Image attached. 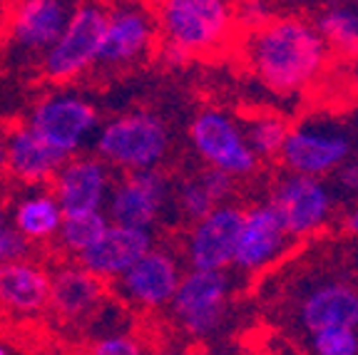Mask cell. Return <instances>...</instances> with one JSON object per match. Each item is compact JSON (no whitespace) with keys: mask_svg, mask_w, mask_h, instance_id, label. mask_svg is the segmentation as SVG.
Segmentation results:
<instances>
[{"mask_svg":"<svg viewBox=\"0 0 358 355\" xmlns=\"http://www.w3.org/2000/svg\"><path fill=\"white\" fill-rule=\"evenodd\" d=\"M244 55L264 87L276 94H296L324 75L331 50L311 20L284 15L249 30Z\"/></svg>","mask_w":358,"mask_h":355,"instance_id":"obj_1","label":"cell"},{"mask_svg":"<svg viewBox=\"0 0 358 355\" xmlns=\"http://www.w3.org/2000/svg\"><path fill=\"white\" fill-rule=\"evenodd\" d=\"M155 22L164 43L185 48L192 57L212 55L239 28L236 0H157Z\"/></svg>","mask_w":358,"mask_h":355,"instance_id":"obj_2","label":"cell"},{"mask_svg":"<svg viewBox=\"0 0 358 355\" xmlns=\"http://www.w3.org/2000/svg\"><path fill=\"white\" fill-rule=\"evenodd\" d=\"M92 150L117 172L155 169L172 150V132L162 117L150 110H134L100 124Z\"/></svg>","mask_w":358,"mask_h":355,"instance_id":"obj_3","label":"cell"},{"mask_svg":"<svg viewBox=\"0 0 358 355\" xmlns=\"http://www.w3.org/2000/svg\"><path fill=\"white\" fill-rule=\"evenodd\" d=\"M356 154V129L334 115H311L286 129L279 161L286 172L329 179Z\"/></svg>","mask_w":358,"mask_h":355,"instance_id":"obj_4","label":"cell"},{"mask_svg":"<svg viewBox=\"0 0 358 355\" xmlns=\"http://www.w3.org/2000/svg\"><path fill=\"white\" fill-rule=\"evenodd\" d=\"M234 291L236 273L231 268L227 271L189 268L179 278V286L167 308L174 323L189 338L207 340L217 335L229 318Z\"/></svg>","mask_w":358,"mask_h":355,"instance_id":"obj_5","label":"cell"},{"mask_svg":"<svg viewBox=\"0 0 358 355\" xmlns=\"http://www.w3.org/2000/svg\"><path fill=\"white\" fill-rule=\"evenodd\" d=\"M268 204L279 214L291 239H306L326 229L338 209V196L329 179L286 172L271 184Z\"/></svg>","mask_w":358,"mask_h":355,"instance_id":"obj_6","label":"cell"},{"mask_svg":"<svg viewBox=\"0 0 358 355\" xmlns=\"http://www.w3.org/2000/svg\"><path fill=\"white\" fill-rule=\"evenodd\" d=\"M189 145L204 167L222 169L234 179L254 177L262 167V159L246 142L241 122L217 107L194 115L189 124Z\"/></svg>","mask_w":358,"mask_h":355,"instance_id":"obj_7","label":"cell"},{"mask_svg":"<svg viewBox=\"0 0 358 355\" xmlns=\"http://www.w3.org/2000/svg\"><path fill=\"white\" fill-rule=\"evenodd\" d=\"M107 10L100 3H83L73 8L60 38L45 50L43 75L52 82H70L97 65Z\"/></svg>","mask_w":358,"mask_h":355,"instance_id":"obj_8","label":"cell"},{"mask_svg":"<svg viewBox=\"0 0 358 355\" xmlns=\"http://www.w3.org/2000/svg\"><path fill=\"white\" fill-rule=\"evenodd\" d=\"M28 124L48 145H52L65 157H73L92 142L100 127V115L87 97L60 89L35 102Z\"/></svg>","mask_w":358,"mask_h":355,"instance_id":"obj_9","label":"cell"},{"mask_svg":"<svg viewBox=\"0 0 358 355\" xmlns=\"http://www.w3.org/2000/svg\"><path fill=\"white\" fill-rule=\"evenodd\" d=\"M169 199H172V184L159 172V167L134 169L112 179L110 194L102 209L115 224L155 231L164 211L169 209Z\"/></svg>","mask_w":358,"mask_h":355,"instance_id":"obj_10","label":"cell"},{"mask_svg":"<svg viewBox=\"0 0 358 355\" xmlns=\"http://www.w3.org/2000/svg\"><path fill=\"white\" fill-rule=\"evenodd\" d=\"M182 259L169 246H152L115 278V294L137 311H162L172 300L182 278Z\"/></svg>","mask_w":358,"mask_h":355,"instance_id":"obj_11","label":"cell"},{"mask_svg":"<svg viewBox=\"0 0 358 355\" xmlns=\"http://www.w3.org/2000/svg\"><path fill=\"white\" fill-rule=\"evenodd\" d=\"M291 244H294V239L284 229L274 206L268 201L252 204L249 209H244V217H241L231 271L236 276L264 273L289 254Z\"/></svg>","mask_w":358,"mask_h":355,"instance_id":"obj_12","label":"cell"},{"mask_svg":"<svg viewBox=\"0 0 358 355\" xmlns=\"http://www.w3.org/2000/svg\"><path fill=\"white\" fill-rule=\"evenodd\" d=\"M241 217H244L241 206L224 201V204L212 206L201 219L192 222L185 249H182L189 268H204V271L231 268Z\"/></svg>","mask_w":358,"mask_h":355,"instance_id":"obj_13","label":"cell"},{"mask_svg":"<svg viewBox=\"0 0 358 355\" xmlns=\"http://www.w3.org/2000/svg\"><path fill=\"white\" fill-rule=\"evenodd\" d=\"M157 40V22L147 8L124 3L107 10L105 35L95 67H127L152 50Z\"/></svg>","mask_w":358,"mask_h":355,"instance_id":"obj_14","label":"cell"},{"mask_svg":"<svg viewBox=\"0 0 358 355\" xmlns=\"http://www.w3.org/2000/svg\"><path fill=\"white\" fill-rule=\"evenodd\" d=\"M112 179L115 169L105 159L78 152L62 161L50 182L62 211H90L105 206Z\"/></svg>","mask_w":358,"mask_h":355,"instance_id":"obj_15","label":"cell"},{"mask_svg":"<svg viewBox=\"0 0 358 355\" xmlns=\"http://www.w3.org/2000/svg\"><path fill=\"white\" fill-rule=\"evenodd\" d=\"M155 246V231L140 226H124V224H107L105 231L97 236L92 246L78 254V263L92 271L102 281H115L132 266L147 249Z\"/></svg>","mask_w":358,"mask_h":355,"instance_id":"obj_16","label":"cell"},{"mask_svg":"<svg viewBox=\"0 0 358 355\" xmlns=\"http://www.w3.org/2000/svg\"><path fill=\"white\" fill-rule=\"evenodd\" d=\"M73 13V0H20L8 25L10 45L28 57H43L60 38Z\"/></svg>","mask_w":358,"mask_h":355,"instance_id":"obj_17","label":"cell"},{"mask_svg":"<svg viewBox=\"0 0 358 355\" xmlns=\"http://www.w3.org/2000/svg\"><path fill=\"white\" fill-rule=\"evenodd\" d=\"M105 298V281L87 271L83 263H65L50 273L48 308L62 321H87Z\"/></svg>","mask_w":358,"mask_h":355,"instance_id":"obj_18","label":"cell"},{"mask_svg":"<svg viewBox=\"0 0 358 355\" xmlns=\"http://www.w3.org/2000/svg\"><path fill=\"white\" fill-rule=\"evenodd\" d=\"M296 323L303 333L324 326L358 328V289L346 281H321L296 303Z\"/></svg>","mask_w":358,"mask_h":355,"instance_id":"obj_19","label":"cell"},{"mask_svg":"<svg viewBox=\"0 0 358 355\" xmlns=\"http://www.w3.org/2000/svg\"><path fill=\"white\" fill-rule=\"evenodd\" d=\"M67 157L48 145L28 122L8 129V161L6 172L28 187L48 184Z\"/></svg>","mask_w":358,"mask_h":355,"instance_id":"obj_20","label":"cell"},{"mask_svg":"<svg viewBox=\"0 0 358 355\" xmlns=\"http://www.w3.org/2000/svg\"><path fill=\"white\" fill-rule=\"evenodd\" d=\"M50 271L30 259L0 263V308L13 316H38L48 308Z\"/></svg>","mask_w":358,"mask_h":355,"instance_id":"obj_21","label":"cell"},{"mask_svg":"<svg viewBox=\"0 0 358 355\" xmlns=\"http://www.w3.org/2000/svg\"><path fill=\"white\" fill-rule=\"evenodd\" d=\"M62 206L57 196L52 194V189L35 187V191L22 194L15 201L10 214V224L17 231L33 244H43V241L55 239L57 229L62 222Z\"/></svg>","mask_w":358,"mask_h":355,"instance_id":"obj_22","label":"cell"},{"mask_svg":"<svg viewBox=\"0 0 358 355\" xmlns=\"http://www.w3.org/2000/svg\"><path fill=\"white\" fill-rule=\"evenodd\" d=\"M313 25L319 28L331 52L343 57H358V3L331 0L316 15Z\"/></svg>","mask_w":358,"mask_h":355,"instance_id":"obj_23","label":"cell"},{"mask_svg":"<svg viewBox=\"0 0 358 355\" xmlns=\"http://www.w3.org/2000/svg\"><path fill=\"white\" fill-rule=\"evenodd\" d=\"M107 224H110V219H107L105 209L65 211L60 229L55 233L57 246L70 256L83 254L87 246L95 244L97 236L107 229Z\"/></svg>","mask_w":358,"mask_h":355,"instance_id":"obj_24","label":"cell"},{"mask_svg":"<svg viewBox=\"0 0 358 355\" xmlns=\"http://www.w3.org/2000/svg\"><path fill=\"white\" fill-rule=\"evenodd\" d=\"M241 127H244L246 142H249V147H252L259 159H279L281 145L286 139V129H289L284 117L274 115V112H259V115L249 117Z\"/></svg>","mask_w":358,"mask_h":355,"instance_id":"obj_25","label":"cell"},{"mask_svg":"<svg viewBox=\"0 0 358 355\" xmlns=\"http://www.w3.org/2000/svg\"><path fill=\"white\" fill-rule=\"evenodd\" d=\"M212 206H217L212 201V196L207 194L204 184L199 182V177H185L179 179L172 187V199H169V209H174L182 222L192 224L196 219H201Z\"/></svg>","mask_w":358,"mask_h":355,"instance_id":"obj_26","label":"cell"},{"mask_svg":"<svg viewBox=\"0 0 358 355\" xmlns=\"http://www.w3.org/2000/svg\"><path fill=\"white\" fill-rule=\"evenodd\" d=\"M306 345L316 355H358L356 326H324L306 333Z\"/></svg>","mask_w":358,"mask_h":355,"instance_id":"obj_27","label":"cell"},{"mask_svg":"<svg viewBox=\"0 0 358 355\" xmlns=\"http://www.w3.org/2000/svg\"><path fill=\"white\" fill-rule=\"evenodd\" d=\"M92 353L137 355V353H142V343L134 338L132 333H127L124 328H120V331H110V333H102V335H97V338H92Z\"/></svg>","mask_w":358,"mask_h":355,"instance_id":"obj_28","label":"cell"},{"mask_svg":"<svg viewBox=\"0 0 358 355\" xmlns=\"http://www.w3.org/2000/svg\"><path fill=\"white\" fill-rule=\"evenodd\" d=\"M196 177L204 184V189H207V194L212 196L214 204H224V201L234 199L236 182H239V179H234L231 174L222 172V169H214V167H204Z\"/></svg>","mask_w":358,"mask_h":355,"instance_id":"obj_29","label":"cell"},{"mask_svg":"<svg viewBox=\"0 0 358 355\" xmlns=\"http://www.w3.org/2000/svg\"><path fill=\"white\" fill-rule=\"evenodd\" d=\"M30 249H33V241L25 239L13 224L0 226V263L28 259Z\"/></svg>","mask_w":358,"mask_h":355,"instance_id":"obj_30","label":"cell"},{"mask_svg":"<svg viewBox=\"0 0 358 355\" xmlns=\"http://www.w3.org/2000/svg\"><path fill=\"white\" fill-rule=\"evenodd\" d=\"M331 187H334L336 196L338 201L346 199V201H358V159L351 157L341 164V167L336 169L331 174Z\"/></svg>","mask_w":358,"mask_h":355,"instance_id":"obj_31","label":"cell"},{"mask_svg":"<svg viewBox=\"0 0 358 355\" xmlns=\"http://www.w3.org/2000/svg\"><path fill=\"white\" fill-rule=\"evenodd\" d=\"M274 17L268 0H236V22L239 28H262L264 22Z\"/></svg>","mask_w":358,"mask_h":355,"instance_id":"obj_32","label":"cell"},{"mask_svg":"<svg viewBox=\"0 0 358 355\" xmlns=\"http://www.w3.org/2000/svg\"><path fill=\"white\" fill-rule=\"evenodd\" d=\"M162 62L164 65H169V67H182V65H187V62L192 60V55L185 50V48H179V45H174V43H162Z\"/></svg>","mask_w":358,"mask_h":355,"instance_id":"obj_33","label":"cell"},{"mask_svg":"<svg viewBox=\"0 0 358 355\" xmlns=\"http://www.w3.org/2000/svg\"><path fill=\"white\" fill-rule=\"evenodd\" d=\"M343 229H346L351 236H356L358 239V204L351 206V209L343 214Z\"/></svg>","mask_w":358,"mask_h":355,"instance_id":"obj_34","label":"cell"},{"mask_svg":"<svg viewBox=\"0 0 358 355\" xmlns=\"http://www.w3.org/2000/svg\"><path fill=\"white\" fill-rule=\"evenodd\" d=\"M6 161H8V129L0 127V174H6Z\"/></svg>","mask_w":358,"mask_h":355,"instance_id":"obj_35","label":"cell"},{"mask_svg":"<svg viewBox=\"0 0 358 355\" xmlns=\"http://www.w3.org/2000/svg\"><path fill=\"white\" fill-rule=\"evenodd\" d=\"M6 224H10V214H8L6 206L0 204V226H6Z\"/></svg>","mask_w":358,"mask_h":355,"instance_id":"obj_36","label":"cell"},{"mask_svg":"<svg viewBox=\"0 0 358 355\" xmlns=\"http://www.w3.org/2000/svg\"><path fill=\"white\" fill-rule=\"evenodd\" d=\"M6 353H10V348H8L6 343H0V355H6Z\"/></svg>","mask_w":358,"mask_h":355,"instance_id":"obj_37","label":"cell"},{"mask_svg":"<svg viewBox=\"0 0 358 355\" xmlns=\"http://www.w3.org/2000/svg\"><path fill=\"white\" fill-rule=\"evenodd\" d=\"M358 159V129H356V154H353Z\"/></svg>","mask_w":358,"mask_h":355,"instance_id":"obj_38","label":"cell"},{"mask_svg":"<svg viewBox=\"0 0 358 355\" xmlns=\"http://www.w3.org/2000/svg\"><path fill=\"white\" fill-rule=\"evenodd\" d=\"M356 100H358V78H356Z\"/></svg>","mask_w":358,"mask_h":355,"instance_id":"obj_39","label":"cell"},{"mask_svg":"<svg viewBox=\"0 0 358 355\" xmlns=\"http://www.w3.org/2000/svg\"><path fill=\"white\" fill-rule=\"evenodd\" d=\"M308 3H319V0H308Z\"/></svg>","mask_w":358,"mask_h":355,"instance_id":"obj_40","label":"cell"}]
</instances>
